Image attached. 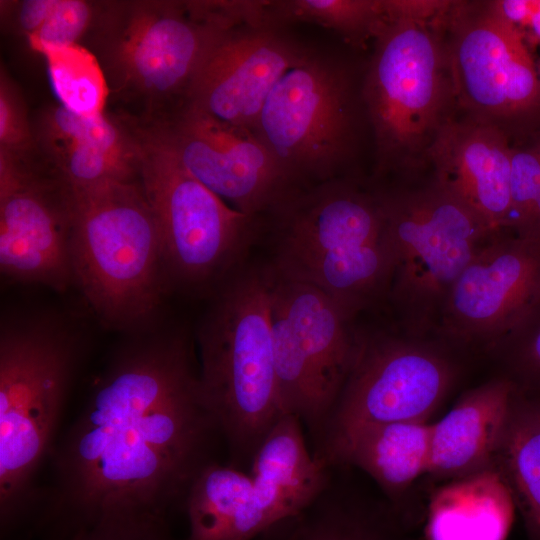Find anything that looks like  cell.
Segmentation results:
<instances>
[{
  "label": "cell",
  "instance_id": "cell-25",
  "mask_svg": "<svg viewBox=\"0 0 540 540\" xmlns=\"http://www.w3.org/2000/svg\"><path fill=\"white\" fill-rule=\"evenodd\" d=\"M251 488L249 472L217 461L206 465L194 479L184 504L187 540H237Z\"/></svg>",
  "mask_w": 540,
  "mask_h": 540
},
{
  "label": "cell",
  "instance_id": "cell-10",
  "mask_svg": "<svg viewBox=\"0 0 540 540\" xmlns=\"http://www.w3.org/2000/svg\"><path fill=\"white\" fill-rule=\"evenodd\" d=\"M455 100L511 139H540V77L523 34L487 2L452 1L443 17Z\"/></svg>",
  "mask_w": 540,
  "mask_h": 540
},
{
  "label": "cell",
  "instance_id": "cell-19",
  "mask_svg": "<svg viewBox=\"0 0 540 540\" xmlns=\"http://www.w3.org/2000/svg\"><path fill=\"white\" fill-rule=\"evenodd\" d=\"M301 421L284 413L250 465L252 488L237 540H255L280 520L308 506L328 485L333 468L309 449Z\"/></svg>",
  "mask_w": 540,
  "mask_h": 540
},
{
  "label": "cell",
  "instance_id": "cell-26",
  "mask_svg": "<svg viewBox=\"0 0 540 540\" xmlns=\"http://www.w3.org/2000/svg\"><path fill=\"white\" fill-rule=\"evenodd\" d=\"M388 17L386 0H275L263 1L261 24H316L359 46L375 39Z\"/></svg>",
  "mask_w": 540,
  "mask_h": 540
},
{
  "label": "cell",
  "instance_id": "cell-11",
  "mask_svg": "<svg viewBox=\"0 0 540 540\" xmlns=\"http://www.w3.org/2000/svg\"><path fill=\"white\" fill-rule=\"evenodd\" d=\"M271 272V331L283 410L301 421L315 446L351 371L361 332L325 293Z\"/></svg>",
  "mask_w": 540,
  "mask_h": 540
},
{
  "label": "cell",
  "instance_id": "cell-31",
  "mask_svg": "<svg viewBox=\"0 0 540 540\" xmlns=\"http://www.w3.org/2000/svg\"><path fill=\"white\" fill-rule=\"evenodd\" d=\"M495 349L505 353L519 390L540 394V305Z\"/></svg>",
  "mask_w": 540,
  "mask_h": 540
},
{
  "label": "cell",
  "instance_id": "cell-9",
  "mask_svg": "<svg viewBox=\"0 0 540 540\" xmlns=\"http://www.w3.org/2000/svg\"><path fill=\"white\" fill-rule=\"evenodd\" d=\"M380 194L394 256L388 296L407 334L424 337L460 274L498 234L433 181Z\"/></svg>",
  "mask_w": 540,
  "mask_h": 540
},
{
  "label": "cell",
  "instance_id": "cell-5",
  "mask_svg": "<svg viewBox=\"0 0 540 540\" xmlns=\"http://www.w3.org/2000/svg\"><path fill=\"white\" fill-rule=\"evenodd\" d=\"M274 214V274L314 286L353 318L389 294L394 256L380 193L332 179Z\"/></svg>",
  "mask_w": 540,
  "mask_h": 540
},
{
  "label": "cell",
  "instance_id": "cell-32",
  "mask_svg": "<svg viewBox=\"0 0 540 540\" xmlns=\"http://www.w3.org/2000/svg\"><path fill=\"white\" fill-rule=\"evenodd\" d=\"M0 151L27 156L34 151L32 122L22 95L1 68L0 74Z\"/></svg>",
  "mask_w": 540,
  "mask_h": 540
},
{
  "label": "cell",
  "instance_id": "cell-37",
  "mask_svg": "<svg viewBox=\"0 0 540 540\" xmlns=\"http://www.w3.org/2000/svg\"><path fill=\"white\" fill-rule=\"evenodd\" d=\"M533 146L537 147L540 150V139L534 142Z\"/></svg>",
  "mask_w": 540,
  "mask_h": 540
},
{
  "label": "cell",
  "instance_id": "cell-16",
  "mask_svg": "<svg viewBox=\"0 0 540 540\" xmlns=\"http://www.w3.org/2000/svg\"><path fill=\"white\" fill-rule=\"evenodd\" d=\"M540 305V238L498 234L453 284L434 331L453 345L495 349Z\"/></svg>",
  "mask_w": 540,
  "mask_h": 540
},
{
  "label": "cell",
  "instance_id": "cell-12",
  "mask_svg": "<svg viewBox=\"0 0 540 540\" xmlns=\"http://www.w3.org/2000/svg\"><path fill=\"white\" fill-rule=\"evenodd\" d=\"M356 130L348 69L312 52L279 80L252 129L296 188L305 179L332 180L351 156Z\"/></svg>",
  "mask_w": 540,
  "mask_h": 540
},
{
  "label": "cell",
  "instance_id": "cell-33",
  "mask_svg": "<svg viewBox=\"0 0 540 540\" xmlns=\"http://www.w3.org/2000/svg\"><path fill=\"white\" fill-rule=\"evenodd\" d=\"M60 540H177L169 519L154 516H113Z\"/></svg>",
  "mask_w": 540,
  "mask_h": 540
},
{
  "label": "cell",
  "instance_id": "cell-23",
  "mask_svg": "<svg viewBox=\"0 0 540 540\" xmlns=\"http://www.w3.org/2000/svg\"><path fill=\"white\" fill-rule=\"evenodd\" d=\"M515 507L499 472L488 468L456 479L430 505L429 540H505Z\"/></svg>",
  "mask_w": 540,
  "mask_h": 540
},
{
  "label": "cell",
  "instance_id": "cell-24",
  "mask_svg": "<svg viewBox=\"0 0 540 540\" xmlns=\"http://www.w3.org/2000/svg\"><path fill=\"white\" fill-rule=\"evenodd\" d=\"M492 467L521 513L527 540H540V406L519 389Z\"/></svg>",
  "mask_w": 540,
  "mask_h": 540
},
{
  "label": "cell",
  "instance_id": "cell-29",
  "mask_svg": "<svg viewBox=\"0 0 540 540\" xmlns=\"http://www.w3.org/2000/svg\"><path fill=\"white\" fill-rule=\"evenodd\" d=\"M540 225V150L513 148L510 176L509 229L533 238Z\"/></svg>",
  "mask_w": 540,
  "mask_h": 540
},
{
  "label": "cell",
  "instance_id": "cell-6",
  "mask_svg": "<svg viewBox=\"0 0 540 540\" xmlns=\"http://www.w3.org/2000/svg\"><path fill=\"white\" fill-rule=\"evenodd\" d=\"M71 189L74 285L105 325L146 330L169 283L159 227L139 179Z\"/></svg>",
  "mask_w": 540,
  "mask_h": 540
},
{
  "label": "cell",
  "instance_id": "cell-27",
  "mask_svg": "<svg viewBox=\"0 0 540 540\" xmlns=\"http://www.w3.org/2000/svg\"><path fill=\"white\" fill-rule=\"evenodd\" d=\"M34 153L48 160L73 146H96L133 154L136 141L129 125L108 113L86 117L61 104L45 108L32 122Z\"/></svg>",
  "mask_w": 540,
  "mask_h": 540
},
{
  "label": "cell",
  "instance_id": "cell-36",
  "mask_svg": "<svg viewBox=\"0 0 540 540\" xmlns=\"http://www.w3.org/2000/svg\"><path fill=\"white\" fill-rule=\"evenodd\" d=\"M528 395L532 396L536 400L538 405L540 406V394H528Z\"/></svg>",
  "mask_w": 540,
  "mask_h": 540
},
{
  "label": "cell",
  "instance_id": "cell-35",
  "mask_svg": "<svg viewBox=\"0 0 540 540\" xmlns=\"http://www.w3.org/2000/svg\"><path fill=\"white\" fill-rule=\"evenodd\" d=\"M57 0H23L15 2V22L26 38L35 34L55 8Z\"/></svg>",
  "mask_w": 540,
  "mask_h": 540
},
{
  "label": "cell",
  "instance_id": "cell-4",
  "mask_svg": "<svg viewBox=\"0 0 540 540\" xmlns=\"http://www.w3.org/2000/svg\"><path fill=\"white\" fill-rule=\"evenodd\" d=\"M270 267L244 266L217 286L197 333L201 394L228 450L251 465L283 410L275 369Z\"/></svg>",
  "mask_w": 540,
  "mask_h": 540
},
{
  "label": "cell",
  "instance_id": "cell-38",
  "mask_svg": "<svg viewBox=\"0 0 540 540\" xmlns=\"http://www.w3.org/2000/svg\"><path fill=\"white\" fill-rule=\"evenodd\" d=\"M537 70H538V74H539V77H540V60H539V62L537 63Z\"/></svg>",
  "mask_w": 540,
  "mask_h": 540
},
{
  "label": "cell",
  "instance_id": "cell-3",
  "mask_svg": "<svg viewBox=\"0 0 540 540\" xmlns=\"http://www.w3.org/2000/svg\"><path fill=\"white\" fill-rule=\"evenodd\" d=\"M238 28L216 1L100 2L88 32L126 120L149 124L187 103L190 89L218 43Z\"/></svg>",
  "mask_w": 540,
  "mask_h": 540
},
{
  "label": "cell",
  "instance_id": "cell-28",
  "mask_svg": "<svg viewBox=\"0 0 540 540\" xmlns=\"http://www.w3.org/2000/svg\"><path fill=\"white\" fill-rule=\"evenodd\" d=\"M53 89L60 104L86 117L105 113L110 89L96 55L81 44L44 50Z\"/></svg>",
  "mask_w": 540,
  "mask_h": 540
},
{
  "label": "cell",
  "instance_id": "cell-18",
  "mask_svg": "<svg viewBox=\"0 0 540 540\" xmlns=\"http://www.w3.org/2000/svg\"><path fill=\"white\" fill-rule=\"evenodd\" d=\"M513 147L500 129L449 119L427 153L433 182L466 206L496 234L509 229Z\"/></svg>",
  "mask_w": 540,
  "mask_h": 540
},
{
  "label": "cell",
  "instance_id": "cell-17",
  "mask_svg": "<svg viewBox=\"0 0 540 540\" xmlns=\"http://www.w3.org/2000/svg\"><path fill=\"white\" fill-rule=\"evenodd\" d=\"M238 28L215 47L186 105L220 122L252 130L279 80L311 52L279 27Z\"/></svg>",
  "mask_w": 540,
  "mask_h": 540
},
{
  "label": "cell",
  "instance_id": "cell-7",
  "mask_svg": "<svg viewBox=\"0 0 540 540\" xmlns=\"http://www.w3.org/2000/svg\"><path fill=\"white\" fill-rule=\"evenodd\" d=\"M445 13L430 20L388 15L375 38L362 100L381 172L417 168L449 120L455 97L443 33Z\"/></svg>",
  "mask_w": 540,
  "mask_h": 540
},
{
  "label": "cell",
  "instance_id": "cell-1",
  "mask_svg": "<svg viewBox=\"0 0 540 540\" xmlns=\"http://www.w3.org/2000/svg\"><path fill=\"white\" fill-rule=\"evenodd\" d=\"M217 421L192 346L144 334L116 351L63 440L40 489L31 540H60L112 516L170 519L213 459Z\"/></svg>",
  "mask_w": 540,
  "mask_h": 540
},
{
  "label": "cell",
  "instance_id": "cell-30",
  "mask_svg": "<svg viewBox=\"0 0 540 540\" xmlns=\"http://www.w3.org/2000/svg\"><path fill=\"white\" fill-rule=\"evenodd\" d=\"M100 2L57 0L43 26L27 38L29 46L41 54L46 49L79 44L97 17Z\"/></svg>",
  "mask_w": 540,
  "mask_h": 540
},
{
  "label": "cell",
  "instance_id": "cell-20",
  "mask_svg": "<svg viewBox=\"0 0 540 540\" xmlns=\"http://www.w3.org/2000/svg\"><path fill=\"white\" fill-rule=\"evenodd\" d=\"M517 393L508 375L466 392L431 424L428 474L460 479L491 468Z\"/></svg>",
  "mask_w": 540,
  "mask_h": 540
},
{
  "label": "cell",
  "instance_id": "cell-21",
  "mask_svg": "<svg viewBox=\"0 0 540 540\" xmlns=\"http://www.w3.org/2000/svg\"><path fill=\"white\" fill-rule=\"evenodd\" d=\"M430 445L431 424L427 421L394 422L354 430L317 459L331 468L353 466L362 470L402 517L404 495L428 473Z\"/></svg>",
  "mask_w": 540,
  "mask_h": 540
},
{
  "label": "cell",
  "instance_id": "cell-34",
  "mask_svg": "<svg viewBox=\"0 0 540 540\" xmlns=\"http://www.w3.org/2000/svg\"><path fill=\"white\" fill-rule=\"evenodd\" d=\"M494 11L515 26L530 42L540 44V0L490 1Z\"/></svg>",
  "mask_w": 540,
  "mask_h": 540
},
{
  "label": "cell",
  "instance_id": "cell-2",
  "mask_svg": "<svg viewBox=\"0 0 540 540\" xmlns=\"http://www.w3.org/2000/svg\"><path fill=\"white\" fill-rule=\"evenodd\" d=\"M78 334L59 319H3L0 329V540H23L39 500L36 474L83 356Z\"/></svg>",
  "mask_w": 540,
  "mask_h": 540
},
{
  "label": "cell",
  "instance_id": "cell-15",
  "mask_svg": "<svg viewBox=\"0 0 540 540\" xmlns=\"http://www.w3.org/2000/svg\"><path fill=\"white\" fill-rule=\"evenodd\" d=\"M167 149L199 182L239 212H275L298 191L255 133L188 105L149 124L128 121Z\"/></svg>",
  "mask_w": 540,
  "mask_h": 540
},
{
  "label": "cell",
  "instance_id": "cell-22",
  "mask_svg": "<svg viewBox=\"0 0 540 540\" xmlns=\"http://www.w3.org/2000/svg\"><path fill=\"white\" fill-rule=\"evenodd\" d=\"M409 528L388 502L349 494L332 475L308 506L255 540H413Z\"/></svg>",
  "mask_w": 540,
  "mask_h": 540
},
{
  "label": "cell",
  "instance_id": "cell-14",
  "mask_svg": "<svg viewBox=\"0 0 540 540\" xmlns=\"http://www.w3.org/2000/svg\"><path fill=\"white\" fill-rule=\"evenodd\" d=\"M73 192L34 153L0 151V271L58 292L74 285Z\"/></svg>",
  "mask_w": 540,
  "mask_h": 540
},
{
  "label": "cell",
  "instance_id": "cell-13",
  "mask_svg": "<svg viewBox=\"0 0 540 540\" xmlns=\"http://www.w3.org/2000/svg\"><path fill=\"white\" fill-rule=\"evenodd\" d=\"M456 365L424 337L361 333L355 361L312 453L359 428L427 421L452 387Z\"/></svg>",
  "mask_w": 540,
  "mask_h": 540
},
{
  "label": "cell",
  "instance_id": "cell-8",
  "mask_svg": "<svg viewBox=\"0 0 540 540\" xmlns=\"http://www.w3.org/2000/svg\"><path fill=\"white\" fill-rule=\"evenodd\" d=\"M127 124L136 140L138 179L159 227L169 285L219 286L243 267L259 219L231 207L162 145Z\"/></svg>",
  "mask_w": 540,
  "mask_h": 540
}]
</instances>
